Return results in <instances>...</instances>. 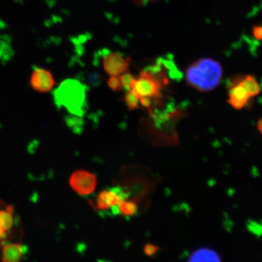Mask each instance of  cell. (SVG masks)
<instances>
[{"mask_svg":"<svg viewBox=\"0 0 262 262\" xmlns=\"http://www.w3.org/2000/svg\"><path fill=\"white\" fill-rule=\"evenodd\" d=\"M130 58H125L119 53H108L103 58V68L107 75H121L127 72L130 66Z\"/></svg>","mask_w":262,"mask_h":262,"instance_id":"cell-7","label":"cell"},{"mask_svg":"<svg viewBox=\"0 0 262 262\" xmlns=\"http://www.w3.org/2000/svg\"><path fill=\"white\" fill-rule=\"evenodd\" d=\"M220 255L215 250L210 248H200L194 250L190 256L188 261L191 262H205V261H220Z\"/></svg>","mask_w":262,"mask_h":262,"instance_id":"cell-10","label":"cell"},{"mask_svg":"<svg viewBox=\"0 0 262 262\" xmlns=\"http://www.w3.org/2000/svg\"><path fill=\"white\" fill-rule=\"evenodd\" d=\"M125 103L129 110H135L140 108V98L132 91H127L125 96Z\"/></svg>","mask_w":262,"mask_h":262,"instance_id":"cell-12","label":"cell"},{"mask_svg":"<svg viewBox=\"0 0 262 262\" xmlns=\"http://www.w3.org/2000/svg\"><path fill=\"white\" fill-rule=\"evenodd\" d=\"M120 82H121L122 88L126 91H130L132 89L133 84L134 83L136 78L132 74L128 72H125L122 74L120 77Z\"/></svg>","mask_w":262,"mask_h":262,"instance_id":"cell-13","label":"cell"},{"mask_svg":"<svg viewBox=\"0 0 262 262\" xmlns=\"http://www.w3.org/2000/svg\"><path fill=\"white\" fill-rule=\"evenodd\" d=\"M28 252V248L24 245L20 244H5L2 251V261L5 262L20 261L26 253Z\"/></svg>","mask_w":262,"mask_h":262,"instance_id":"cell-9","label":"cell"},{"mask_svg":"<svg viewBox=\"0 0 262 262\" xmlns=\"http://www.w3.org/2000/svg\"><path fill=\"white\" fill-rule=\"evenodd\" d=\"M55 103L74 116L82 117L86 104V88L78 81L69 80L62 82L53 94Z\"/></svg>","mask_w":262,"mask_h":262,"instance_id":"cell-2","label":"cell"},{"mask_svg":"<svg viewBox=\"0 0 262 262\" xmlns=\"http://www.w3.org/2000/svg\"><path fill=\"white\" fill-rule=\"evenodd\" d=\"M253 35L256 39H262V26H255L253 30Z\"/></svg>","mask_w":262,"mask_h":262,"instance_id":"cell-16","label":"cell"},{"mask_svg":"<svg viewBox=\"0 0 262 262\" xmlns=\"http://www.w3.org/2000/svg\"><path fill=\"white\" fill-rule=\"evenodd\" d=\"M108 88L114 92H119V91L123 89L121 82H120V77H117V76H113L108 79Z\"/></svg>","mask_w":262,"mask_h":262,"instance_id":"cell-14","label":"cell"},{"mask_svg":"<svg viewBox=\"0 0 262 262\" xmlns=\"http://www.w3.org/2000/svg\"><path fill=\"white\" fill-rule=\"evenodd\" d=\"M256 128H257L260 134L262 135V117L258 120L257 123H256Z\"/></svg>","mask_w":262,"mask_h":262,"instance_id":"cell-17","label":"cell"},{"mask_svg":"<svg viewBox=\"0 0 262 262\" xmlns=\"http://www.w3.org/2000/svg\"><path fill=\"white\" fill-rule=\"evenodd\" d=\"M127 194L120 187L103 189L98 194L96 201V208L100 211H108L116 208L120 201L127 199Z\"/></svg>","mask_w":262,"mask_h":262,"instance_id":"cell-6","label":"cell"},{"mask_svg":"<svg viewBox=\"0 0 262 262\" xmlns=\"http://www.w3.org/2000/svg\"><path fill=\"white\" fill-rule=\"evenodd\" d=\"M146 0H135V3L137 5H143L146 3Z\"/></svg>","mask_w":262,"mask_h":262,"instance_id":"cell-18","label":"cell"},{"mask_svg":"<svg viewBox=\"0 0 262 262\" xmlns=\"http://www.w3.org/2000/svg\"><path fill=\"white\" fill-rule=\"evenodd\" d=\"M160 251V248L154 244H147L144 246V252L147 256H154Z\"/></svg>","mask_w":262,"mask_h":262,"instance_id":"cell-15","label":"cell"},{"mask_svg":"<svg viewBox=\"0 0 262 262\" xmlns=\"http://www.w3.org/2000/svg\"><path fill=\"white\" fill-rule=\"evenodd\" d=\"M128 198L122 200L113 211V214L122 215L124 216H134L138 211L137 204L134 201H129Z\"/></svg>","mask_w":262,"mask_h":262,"instance_id":"cell-11","label":"cell"},{"mask_svg":"<svg viewBox=\"0 0 262 262\" xmlns=\"http://www.w3.org/2000/svg\"><path fill=\"white\" fill-rule=\"evenodd\" d=\"M161 84L146 70L142 71L139 78H136L132 90L139 98H149L158 99L161 97Z\"/></svg>","mask_w":262,"mask_h":262,"instance_id":"cell-4","label":"cell"},{"mask_svg":"<svg viewBox=\"0 0 262 262\" xmlns=\"http://www.w3.org/2000/svg\"><path fill=\"white\" fill-rule=\"evenodd\" d=\"M222 66L213 58L196 60L187 67L185 78L187 83L200 92H209L218 87L222 80Z\"/></svg>","mask_w":262,"mask_h":262,"instance_id":"cell-1","label":"cell"},{"mask_svg":"<svg viewBox=\"0 0 262 262\" xmlns=\"http://www.w3.org/2000/svg\"><path fill=\"white\" fill-rule=\"evenodd\" d=\"M70 186L77 194L87 196L92 194L97 186L96 176L89 170H77L72 173Z\"/></svg>","mask_w":262,"mask_h":262,"instance_id":"cell-5","label":"cell"},{"mask_svg":"<svg viewBox=\"0 0 262 262\" xmlns=\"http://www.w3.org/2000/svg\"><path fill=\"white\" fill-rule=\"evenodd\" d=\"M30 84L33 89L37 92L47 93L53 89L56 82L49 71L36 69L31 77Z\"/></svg>","mask_w":262,"mask_h":262,"instance_id":"cell-8","label":"cell"},{"mask_svg":"<svg viewBox=\"0 0 262 262\" xmlns=\"http://www.w3.org/2000/svg\"><path fill=\"white\" fill-rule=\"evenodd\" d=\"M260 91L261 87L254 76H235L229 82L227 102L235 110H243L252 104Z\"/></svg>","mask_w":262,"mask_h":262,"instance_id":"cell-3","label":"cell"}]
</instances>
